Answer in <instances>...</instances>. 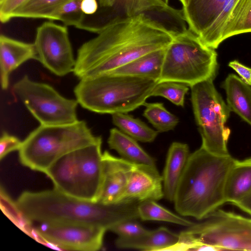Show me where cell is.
Listing matches in <instances>:
<instances>
[{
  "instance_id": "obj_7",
  "label": "cell",
  "mask_w": 251,
  "mask_h": 251,
  "mask_svg": "<svg viewBox=\"0 0 251 251\" xmlns=\"http://www.w3.org/2000/svg\"><path fill=\"white\" fill-rule=\"evenodd\" d=\"M218 70L217 53L188 28L177 33L166 48L158 82L171 81L189 87L214 80Z\"/></svg>"
},
{
  "instance_id": "obj_16",
  "label": "cell",
  "mask_w": 251,
  "mask_h": 251,
  "mask_svg": "<svg viewBox=\"0 0 251 251\" xmlns=\"http://www.w3.org/2000/svg\"><path fill=\"white\" fill-rule=\"evenodd\" d=\"M226 0H189L181 9L188 29L201 39L217 17Z\"/></svg>"
},
{
  "instance_id": "obj_3",
  "label": "cell",
  "mask_w": 251,
  "mask_h": 251,
  "mask_svg": "<svg viewBox=\"0 0 251 251\" xmlns=\"http://www.w3.org/2000/svg\"><path fill=\"white\" fill-rule=\"evenodd\" d=\"M235 160L201 147L191 153L176 191V211L200 221L225 203L226 181Z\"/></svg>"
},
{
  "instance_id": "obj_6",
  "label": "cell",
  "mask_w": 251,
  "mask_h": 251,
  "mask_svg": "<svg viewBox=\"0 0 251 251\" xmlns=\"http://www.w3.org/2000/svg\"><path fill=\"white\" fill-rule=\"evenodd\" d=\"M102 140L58 159L45 173L54 189L77 199L98 202L103 179Z\"/></svg>"
},
{
  "instance_id": "obj_1",
  "label": "cell",
  "mask_w": 251,
  "mask_h": 251,
  "mask_svg": "<svg viewBox=\"0 0 251 251\" xmlns=\"http://www.w3.org/2000/svg\"><path fill=\"white\" fill-rule=\"evenodd\" d=\"M179 31L153 15L117 16L78 49L73 73L79 79L110 73L142 55L167 48Z\"/></svg>"
},
{
  "instance_id": "obj_36",
  "label": "cell",
  "mask_w": 251,
  "mask_h": 251,
  "mask_svg": "<svg viewBox=\"0 0 251 251\" xmlns=\"http://www.w3.org/2000/svg\"><path fill=\"white\" fill-rule=\"evenodd\" d=\"M234 205L251 215V192L240 201Z\"/></svg>"
},
{
  "instance_id": "obj_26",
  "label": "cell",
  "mask_w": 251,
  "mask_h": 251,
  "mask_svg": "<svg viewBox=\"0 0 251 251\" xmlns=\"http://www.w3.org/2000/svg\"><path fill=\"white\" fill-rule=\"evenodd\" d=\"M139 219L143 221H157L171 223L188 227L194 223L176 215L153 200L140 202L138 205Z\"/></svg>"
},
{
  "instance_id": "obj_14",
  "label": "cell",
  "mask_w": 251,
  "mask_h": 251,
  "mask_svg": "<svg viewBox=\"0 0 251 251\" xmlns=\"http://www.w3.org/2000/svg\"><path fill=\"white\" fill-rule=\"evenodd\" d=\"M103 179L98 202L105 204L120 203L133 163L106 151L103 153Z\"/></svg>"
},
{
  "instance_id": "obj_29",
  "label": "cell",
  "mask_w": 251,
  "mask_h": 251,
  "mask_svg": "<svg viewBox=\"0 0 251 251\" xmlns=\"http://www.w3.org/2000/svg\"><path fill=\"white\" fill-rule=\"evenodd\" d=\"M83 0H67L50 17V21H59L65 25H71L79 28L84 15L81 11Z\"/></svg>"
},
{
  "instance_id": "obj_25",
  "label": "cell",
  "mask_w": 251,
  "mask_h": 251,
  "mask_svg": "<svg viewBox=\"0 0 251 251\" xmlns=\"http://www.w3.org/2000/svg\"><path fill=\"white\" fill-rule=\"evenodd\" d=\"M113 124L126 135L137 141L151 143L154 141L158 131L149 127L139 119L125 113L112 114Z\"/></svg>"
},
{
  "instance_id": "obj_12",
  "label": "cell",
  "mask_w": 251,
  "mask_h": 251,
  "mask_svg": "<svg viewBox=\"0 0 251 251\" xmlns=\"http://www.w3.org/2000/svg\"><path fill=\"white\" fill-rule=\"evenodd\" d=\"M107 230L100 226L75 223H40L34 233L43 241L58 248L96 251L102 247Z\"/></svg>"
},
{
  "instance_id": "obj_20",
  "label": "cell",
  "mask_w": 251,
  "mask_h": 251,
  "mask_svg": "<svg viewBox=\"0 0 251 251\" xmlns=\"http://www.w3.org/2000/svg\"><path fill=\"white\" fill-rule=\"evenodd\" d=\"M251 192V158L235 160L226 181L225 196L226 202L233 205Z\"/></svg>"
},
{
  "instance_id": "obj_31",
  "label": "cell",
  "mask_w": 251,
  "mask_h": 251,
  "mask_svg": "<svg viewBox=\"0 0 251 251\" xmlns=\"http://www.w3.org/2000/svg\"><path fill=\"white\" fill-rule=\"evenodd\" d=\"M109 230L119 237L130 238L141 235L149 230L144 228L136 219L122 221L112 226Z\"/></svg>"
},
{
  "instance_id": "obj_8",
  "label": "cell",
  "mask_w": 251,
  "mask_h": 251,
  "mask_svg": "<svg viewBox=\"0 0 251 251\" xmlns=\"http://www.w3.org/2000/svg\"><path fill=\"white\" fill-rule=\"evenodd\" d=\"M179 234L177 251L204 244L219 251H251V219L217 209Z\"/></svg>"
},
{
  "instance_id": "obj_23",
  "label": "cell",
  "mask_w": 251,
  "mask_h": 251,
  "mask_svg": "<svg viewBox=\"0 0 251 251\" xmlns=\"http://www.w3.org/2000/svg\"><path fill=\"white\" fill-rule=\"evenodd\" d=\"M117 16H130L141 13L180 17L181 10L174 9L161 0H119L111 12Z\"/></svg>"
},
{
  "instance_id": "obj_39",
  "label": "cell",
  "mask_w": 251,
  "mask_h": 251,
  "mask_svg": "<svg viewBox=\"0 0 251 251\" xmlns=\"http://www.w3.org/2000/svg\"><path fill=\"white\" fill-rule=\"evenodd\" d=\"M1 0H0V1Z\"/></svg>"
},
{
  "instance_id": "obj_35",
  "label": "cell",
  "mask_w": 251,
  "mask_h": 251,
  "mask_svg": "<svg viewBox=\"0 0 251 251\" xmlns=\"http://www.w3.org/2000/svg\"><path fill=\"white\" fill-rule=\"evenodd\" d=\"M99 7L98 0H83L81 5V9L84 16L94 15Z\"/></svg>"
},
{
  "instance_id": "obj_22",
  "label": "cell",
  "mask_w": 251,
  "mask_h": 251,
  "mask_svg": "<svg viewBox=\"0 0 251 251\" xmlns=\"http://www.w3.org/2000/svg\"><path fill=\"white\" fill-rule=\"evenodd\" d=\"M107 143L122 158L133 163L156 166L155 161L137 143L120 129H110Z\"/></svg>"
},
{
  "instance_id": "obj_9",
  "label": "cell",
  "mask_w": 251,
  "mask_h": 251,
  "mask_svg": "<svg viewBox=\"0 0 251 251\" xmlns=\"http://www.w3.org/2000/svg\"><path fill=\"white\" fill-rule=\"evenodd\" d=\"M191 101L202 140L201 147L218 155L229 154L227 144L230 130L225 124L231 112L213 80L191 86Z\"/></svg>"
},
{
  "instance_id": "obj_10",
  "label": "cell",
  "mask_w": 251,
  "mask_h": 251,
  "mask_svg": "<svg viewBox=\"0 0 251 251\" xmlns=\"http://www.w3.org/2000/svg\"><path fill=\"white\" fill-rule=\"evenodd\" d=\"M13 91L40 125H68L78 121L77 100L64 97L48 84L25 75L14 85Z\"/></svg>"
},
{
  "instance_id": "obj_5",
  "label": "cell",
  "mask_w": 251,
  "mask_h": 251,
  "mask_svg": "<svg viewBox=\"0 0 251 251\" xmlns=\"http://www.w3.org/2000/svg\"><path fill=\"white\" fill-rule=\"evenodd\" d=\"M102 140L95 136L84 121L63 125H40L22 142L19 150L21 163L45 173L63 155Z\"/></svg>"
},
{
  "instance_id": "obj_21",
  "label": "cell",
  "mask_w": 251,
  "mask_h": 251,
  "mask_svg": "<svg viewBox=\"0 0 251 251\" xmlns=\"http://www.w3.org/2000/svg\"><path fill=\"white\" fill-rule=\"evenodd\" d=\"M166 48L142 55L110 73L147 78L158 82Z\"/></svg>"
},
{
  "instance_id": "obj_27",
  "label": "cell",
  "mask_w": 251,
  "mask_h": 251,
  "mask_svg": "<svg viewBox=\"0 0 251 251\" xmlns=\"http://www.w3.org/2000/svg\"><path fill=\"white\" fill-rule=\"evenodd\" d=\"M67 0H28L13 14L15 18L46 19Z\"/></svg>"
},
{
  "instance_id": "obj_19",
  "label": "cell",
  "mask_w": 251,
  "mask_h": 251,
  "mask_svg": "<svg viewBox=\"0 0 251 251\" xmlns=\"http://www.w3.org/2000/svg\"><path fill=\"white\" fill-rule=\"evenodd\" d=\"M227 105L231 111L251 126V85L233 74H229L222 84Z\"/></svg>"
},
{
  "instance_id": "obj_4",
  "label": "cell",
  "mask_w": 251,
  "mask_h": 251,
  "mask_svg": "<svg viewBox=\"0 0 251 251\" xmlns=\"http://www.w3.org/2000/svg\"><path fill=\"white\" fill-rule=\"evenodd\" d=\"M157 83L147 78L108 73L80 79L74 94L78 104L92 112L127 113L144 105Z\"/></svg>"
},
{
  "instance_id": "obj_37",
  "label": "cell",
  "mask_w": 251,
  "mask_h": 251,
  "mask_svg": "<svg viewBox=\"0 0 251 251\" xmlns=\"http://www.w3.org/2000/svg\"><path fill=\"white\" fill-rule=\"evenodd\" d=\"M179 1L182 4L183 7H184L187 5L189 0H179Z\"/></svg>"
},
{
  "instance_id": "obj_38",
  "label": "cell",
  "mask_w": 251,
  "mask_h": 251,
  "mask_svg": "<svg viewBox=\"0 0 251 251\" xmlns=\"http://www.w3.org/2000/svg\"><path fill=\"white\" fill-rule=\"evenodd\" d=\"M162 2H163L164 3L169 5V0H161Z\"/></svg>"
},
{
  "instance_id": "obj_28",
  "label": "cell",
  "mask_w": 251,
  "mask_h": 251,
  "mask_svg": "<svg viewBox=\"0 0 251 251\" xmlns=\"http://www.w3.org/2000/svg\"><path fill=\"white\" fill-rule=\"evenodd\" d=\"M144 105L143 116L158 132L174 130L177 125L178 118L167 110L163 103L146 102Z\"/></svg>"
},
{
  "instance_id": "obj_24",
  "label": "cell",
  "mask_w": 251,
  "mask_h": 251,
  "mask_svg": "<svg viewBox=\"0 0 251 251\" xmlns=\"http://www.w3.org/2000/svg\"><path fill=\"white\" fill-rule=\"evenodd\" d=\"M251 32V0H238L226 21L221 41L234 35Z\"/></svg>"
},
{
  "instance_id": "obj_2",
  "label": "cell",
  "mask_w": 251,
  "mask_h": 251,
  "mask_svg": "<svg viewBox=\"0 0 251 251\" xmlns=\"http://www.w3.org/2000/svg\"><path fill=\"white\" fill-rule=\"evenodd\" d=\"M139 202L126 201L105 204L77 199L53 189L25 191L15 203L31 223H75L96 225L109 230L122 221L139 219Z\"/></svg>"
},
{
  "instance_id": "obj_13",
  "label": "cell",
  "mask_w": 251,
  "mask_h": 251,
  "mask_svg": "<svg viewBox=\"0 0 251 251\" xmlns=\"http://www.w3.org/2000/svg\"><path fill=\"white\" fill-rule=\"evenodd\" d=\"M164 197L162 176L156 166L133 163L120 202L158 201Z\"/></svg>"
},
{
  "instance_id": "obj_18",
  "label": "cell",
  "mask_w": 251,
  "mask_h": 251,
  "mask_svg": "<svg viewBox=\"0 0 251 251\" xmlns=\"http://www.w3.org/2000/svg\"><path fill=\"white\" fill-rule=\"evenodd\" d=\"M179 239V234L174 233L165 227H160L136 237H119L115 241V245L123 249L167 251L177 243Z\"/></svg>"
},
{
  "instance_id": "obj_34",
  "label": "cell",
  "mask_w": 251,
  "mask_h": 251,
  "mask_svg": "<svg viewBox=\"0 0 251 251\" xmlns=\"http://www.w3.org/2000/svg\"><path fill=\"white\" fill-rule=\"evenodd\" d=\"M228 66L233 69L247 84L251 85V68L245 66L237 60L228 63Z\"/></svg>"
},
{
  "instance_id": "obj_11",
  "label": "cell",
  "mask_w": 251,
  "mask_h": 251,
  "mask_svg": "<svg viewBox=\"0 0 251 251\" xmlns=\"http://www.w3.org/2000/svg\"><path fill=\"white\" fill-rule=\"evenodd\" d=\"M34 44L37 60L52 73L63 76L74 72L76 60L66 25L44 22L36 29Z\"/></svg>"
},
{
  "instance_id": "obj_33",
  "label": "cell",
  "mask_w": 251,
  "mask_h": 251,
  "mask_svg": "<svg viewBox=\"0 0 251 251\" xmlns=\"http://www.w3.org/2000/svg\"><path fill=\"white\" fill-rule=\"evenodd\" d=\"M28 0H1L0 1V20L6 23L12 19L14 12Z\"/></svg>"
},
{
  "instance_id": "obj_32",
  "label": "cell",
  "mask_w": 251,
  "mask_h": 251,
  "mask_svg": "<svg viewBox=\"0 0 251 251\" xmlns=\"http://www.w3.org/2000/svg\"><path fill=\"white\" fill-rule=\"evenodd\" d=\"M22 142L17 137L3 132L0 139V159L1 160L10 152L19 151Z\"/></svg>"
},
{
  "instance_id": "obj_15",
  "label": "cell",
  "mask_w": 251,
  "mask_h": 251,
  "mask_svg": "<svg viewBox=\"0 0 251 251\" xmlns=\"http://www.w3.org/2000/svg\"><path fill=\"white\" fill-rule=\"evenodd\" d=\"M30 59L37 60L34 43H26L5 35H0V75L2 90L8 88L11 73Z\"/></svg>"
},
{
  "instance_id": "obj_30",
  "label": "cell",
  "mask_w": 251,
  "mask_h": 251,
  "mask_svg": "<svg viewBox=\"0 0 251 251\" xmlns=\"http://www.w3.org/2000/svg\"><path fill=\"white\" fill-rule=\"evenodd\" d=\"M189 87L186 84L175 81L158 82L151 97H162L177 106L183 107L185 96L189 91Z\"/></svg>"
},
{
  "instance_id": "obj_17",
  "label": "cell",
  "mask_w": 251,
  "mask_h": 251,
  "mask_svg": "<svg viewBox=\"0 0 251 251\" xmlns=\"http://www.w3.org/2000/svg\"><path fill=\"white\" fill-rule=\"evenodd\" d=\"M190 153L187 144L174 142L170 145L163 175L164 198L173 202L178 184Z\"/></svg>"
}]
</instances>
